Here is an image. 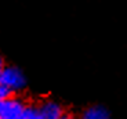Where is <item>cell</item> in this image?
<instances>
[{"mask_svg": "<svg viewBox=\"0 0 127 119\" xmlns=\"http://www.w3.org/2000/svg\"><path fill=\"white\" fill-rule=\"evenodd\" d=\"M22 119H40L39 107H36V105H26Z\"/></svg>", "mask_w": 127, "mask_h": 119, "instance_id": "obj_5", "label": "cell"}, {"mask_svg": "<svg viewBox=\"0 0 127 119\" xmlns=\"http://www.w3.org/2000/svg\"><path fill=\"white\" fill-rule=\"evenodd\" d=\"M0 83L10 87L13 91L21 90L26 84L25 76L17 67H4L0 72Z\"/></svg>", "mask_w": 127, "mask_h": 119, "instance_id": "obj_1", "label": "cell"}, {"mask_svg": "<svg viewBox=\"0 0 127 119\" xmlns=\"http://www.w3.org/2000/svg\"><path fill=\"white\" fill-rule=\"evenodd\" d=\"M61 119H72V118H70L69 115H64V116H62V118H61Z\"/></svg>", "mask_w": 127, "mask_h": 119, "instance_id": "obj_7", "label": "cell"}, {"mask_svg": "<svg viewBox=\"0 0 127 119\" xmlns=\"http://www.w3.org/2000/svg\"><path fill=\"white\" fill-rule=\"evenodd\" d=\"M13 94H14V91L11 90L10 87L3 86V84H0V98H1V101L11 98V97H13Z\"/></svg>", "mask_w": 127, "mask_h": 119, "instance_id": "obj_6", "label": "cell"}, {"mask_svg": "<svg viewBox=\"0 0 127 119\" xmlns=\"http://www.w3.org/2000/svg\"><path fill=\"white\" fill-rule=\"evenodd\" d=\"M26 105L15 97L0 101V119H22Z\"/></svg>", "mask_w": 127, "mask_h": 119, "instance_id": "obj_2", "label": "cell"}, {"mask_svg": "<svg viewBox=\"0 0 127 119\" xmlns=\"http://www.w3.org/2000/svg\"><path fill=\"white\" fill-rule=\"evenodd\" d=\"M82 119H111V115L104 107L94 105L87 108L82 115Z\"/></svg>", "mask_w": 127, "mask_h": 119, "instance_id": "obj_4", "label": "cell"}, {"mask_svg": "<svg viewBox=\"0 0 127 119\" xmlns=\"http://www.w3.org/2000/svg\"><path fill=\"white\" fill-rule=\"evenodd\" d=\"M40 119H61L65 114L62 111V107L53 100H46L39 105Z\"/></svg>", "mask_w": 127, "mask_h": 119, "instance_id": "obj_3", "label": "cell"}]
</instances>
